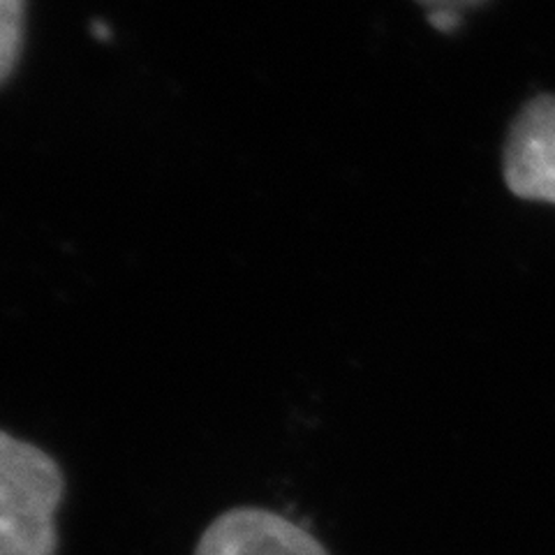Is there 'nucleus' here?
<instances>
[{"label":"nucleus","mask_w":555,"mask_h":555,"mask_svg":"<svg viewBox=\"0 0 555 555\" xmlns=\"http://www.w3.org/2000/svg\"><path fill=\"white\" fill-rule=\"evenodd\" d=\"M65 473L44 451L0 428V555H56Z\"/></svg>","instance_id":"f257e3e1"},{"label":"nucleus","mask_w":555,"mask_h":555,"mask_svg":"<svg viewBox=\"0 0 555 555\" xmlns=\"http://www.w3.org/2000/svg\"><path fill=\"white\" fill-rule=\"evenodd\" d=\"M195 555H328V551L292 518L243 505L222 512L206 526Z\"/></svg>","instance_id":"f03ea898"},{"label":"nucleus","mask_w":555,"mask_h":555,"mask_svg":"<svg viewBox=\"0 0 555 555\" xmlns=\"http://www.w3.org/2000/svg\"><path fill=\"white\" fill-rule=\"evenodd\" d=\"M502 165L512 195L555 204V95L524 104L509 128Z\"/></svg>","instance_id":"7ed1b4c3"},{"label":"nucleus","mask_w":555,"mask_h":555,"mask_svg":"<svg viewBox=\"0 0 555 555\" xmlns=\"http://www.w3.org/2000/svg\"><path fill=\"white\" fill-rule=\"evenodd\" d=\"M26 0H0V83L20 61L24 44Z\"/></svg>","instance_id":"20e7f679"},{"label":"nucleus","mask_w":555,"mask_h":555,"mask_svg":"<svg viewBox=\"0 0 555 555\" xmlns=\"http://www.w3.org/2000/svg\"><path fill=\"white\" fill-rule=\"evenodd\" d=\"M426 20H428V24H430L433 28H436L438 33L449 35V33H454V30L461 26V22H463V12H459V10H449V8L428 10V12H426Z\"/></svg>","instance_id":"39448f33"},{"label":"nucleus","mask_w":555,"mask_h":555,"mask_svg":"<svg viewBox=\"0 0 555 555\" xmlns=\"http://www.w3.org/2000/svg\"><path fill=\"white\" fill-rule=\"evenodd\" d=\"M414 3H420L426 12H428V10H440V8L465 12V10H473V8L483 5L486 0H414Z\"/></svg>","instance_id":"423d86ee"},{"label":"nucleus","mask_w":555,"mask_h":555,"mask_svg":"<svg viewBox=\"0 0 555 555\" xmlns=\"http://www.w3.org/2000/svg\"><path fill=\"white\" fill-rule=\"evenodd\" d=\"M93 35H95L98 40H107L109 35H112V30L104 26V24H100V22H93Z\"/></svg>","instance_id":"0eeeda50"}]
</instances>
